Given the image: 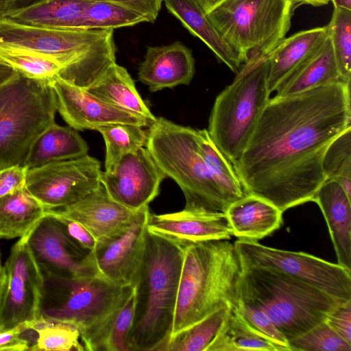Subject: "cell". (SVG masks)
<instances>
[{"label": "cell", "mask_w": 351, "mask_h": 351, "mask_svg": "<svg viewBox=\"0 0 351 351\" xmlns=\"http://www.w3.org/2000/svg\"><path fill=\"white\" fill-rule=\"evenodd\" d=\"M351 128L350 84L339 82L269 99L233 165L247 194L282 213L313 201L326 180L323 160Z\"/></svg>", "instance_id": "cell-1"}, {"label": "cell", "mask_w": 351, "mask_h": 351, "mask_svg": "<svg viewBox=\"0 0 351 351\" xmlns=\"http://www.w3.org/2000/svg\"><path fill=\"white\" fill-rule=\"evenodd\" d=\"M241 271L234 243L226 239L184 245L171 337L220 308H236Z\"/></svg>", "instance_id": "cell-2"}, {"label": "cell", "mask_w": 351, "mask_h": 351, "mask_svg": "<svg viewBox=\"0 0 351 351\" xmlns=\"http://www.w3.org/2000/svg\"><path fill=\"white\" fill-rule=\"evenodd\" d=\"M113 29H56L0 21V47L29 51L61 67L58 76L82 88L116 62Z\"/></svg>", "instance_id": "cell-3"}, {"label": "cell", "mask_w": 351, "mask_h": 351, "mask_svg": "<svg viewBox=\"0 0 351 351\" xmlns=\"http://www.w3.org/2000/svg\"><path fill=\"white\" fill-rule=\"evenodd\" d=\"M182 259L183 246L147 230L144 258L135 285L130 351H162L169 341Z\"/></svg>", "instance_id": "cell-4"}, {"label": "cell", "mask_w": 351, "mask_h": 351, "mask_svg": "<svg viewBox=\"0 0 351 351\" xmlns=\"http://www.w3.org/2000/svg\"><path fill=\"white\" fill-rule=\"evenodd\" d=\"M241 266L239 299L263 311L288 341L325 321L346 302L276 269Z\"/></svg>", "instance_id": "cell-5"}, {"label": "cell", "mask_w": 351, "mask_h": 351, "mask_svg": "<svg viewBox=\"0 0 351 351\" xmlns=\"http://www.w3.org/2000/svg\"><path fill=\"white\" fill-rule=\"evenodd\" d=\"M145 147L185 197L184 208L226 213L231 205L199 151L197 130L158 117L147 131Z\"/></svg>", "instance_id": "cell-6"}, {"label": "cell", "mask_w": 351, "mask_h": 351, "mask_svg": "<svg viewBox=\"0 0 351 351\" xmlns=\"http://www.w3.org/2000/svg\"><path fill=\"white\" fill-rule=\"evenodd\" d=\"M268 70V55L244 64L215 101L207 131L232 165L242 154L270 99Z\"/></svg>", "instance_id": "cell-7"}, {"label": "cell", "mask_w": 351, "mask_h": 351, "mask_svg": "<svg viewBox=\"0 0 351 351\" xmlns=\"http://www.w3.org/2000/svg\"><path fill=\"white\" fill-rule=\"evenodd\" d=\"M56 112L49 80L18 72L0 86V170L23 165L35 139L55 123Z\"/></svg>", "instance_id": "cell-8"}, {"label": "cell", "mask_w": 351, "mask_h": 351, "mask_svg": "<svg viewBox=\"0 0 351 351\" xmlns=\"http://www.w3.org/2000/svg\"><path fill=\"white\" fill-rule=\"evenodd\" d=\"M295 8L289 0H223L206 14L244 64L267 56L285 38Z\"/></svg>", "instance_id": "cell-9"}, {"label": "cell", "mask_w": 351, "mask_h": 351, "mask_svg": "<svg viewBox=\"0 0 351 351\" xmlns=\"http://www.w3.org/2000/svg\"><path fill=\"white\" fill-rule=\"evenodd\" d=\"M42 274L39 317L73 324L81 335L104 319L133 287L117 286L99 276L70 278Z\"/></svg>", "instance_id": "cell-10"}, {"label": "cell", "mask_w": 351, "mask_h": 351, "mask_svg": "<svg viewBox=\"0 0 351 351\" xmlns=\"http://www.w3.org/2000/svg\"><path fill=\"white\" fill-rule=\"evenodd\" d=\"M241 265L276 269L343 301L351 300V271L315 256L278 250L257 241L234 243Z\"/></svg>", "instance_id": "cell-11"}, {"label": "cell", "mask_w": 351, "mask_h": 351, "mask_svg": "<svg viewBox=\"0 0 351 351\" xmlns=\"http://www.w3.org/2000/svg\"><path fill=\"white\" fill-rule=\"evenodd\" d=\"M101 172L99 161L87 154L29 169L25 186L45 210L58 209L97 189Z\"/></svg>", "instance_id": "cell-12"}, {"label": "cell", "mask_w": 351, "mask_h": 351, "mask_svg": "<svg viewBox=\"0 0 351 351\" xmlns=\"http://www.w3.org/2000/svg\"><path fill=\"white\" fill-rule=\"evenodd\" d=\"M0 330H8L39 317L43 278L25 242L16 243L3 267Z\"/></svg>", "instance_id": "cell-13"}, {"label": "cell", "mask_w": 351, "mask_h": 351, "mask_svg": "<svg viewBox=\"0 0 351 351\" xmlns=\"http://www.w3.org/2000/svg\"><path fill=\"white\" fill-rule=\"evenodd\" d=\"M21 238L42 274L70 278L97 276L88 259L89 252L71 239L49 210Z\"/></svg>", "instance_id": "cell-14"}, {"label": "cell", "mask_w": 351, "mask_h": 351, "mask_svg": "<svg viewBox=\"0 0 351 351\" xmlns=\"http://www.w3.org/2000/svg\"><path fill=\"white\" fill-rule=\"evenodd\" d=\"M166 178L145 146L122 157L110 170L102 171L100 182L113 200L139 210L158 196Z\"/></svg>", "instance_id": "cell-15"}, {"label": "cell", "mask_w": 351, "mask_h": 351, "mask_svg": "<svg viewBox=\"0 0 351 351\" xmlns=\"http://www.w3.org/2000/svg\"><path fill=\"white\" fill-rule=\"evenodd\" d=\"M149 213V206L141 209L123 233L88 253L97 276L123 287L136 285L145 255Z\"/></svg>", "instance_id": "cell-16"}, {"label": "cell", "mask_w": 351, "mask_h": 351, "mask_svg": "<svg viewBox=\"0 0 351 351\" xmlns=\"http://www.w3.org/2000/svg\"><path fill=\"white\" fill-rule=\"evenodd\" d=\"M49 82L55 94L57 111L69 127L75 130H96L99 127L114 123H130L145 128L152 123L143 117L104 101L58 75L49 80Z\"/></svg>", "instance_id": "cell-17"}, {"label": "cell", "mask_w": 351, "mask_h": 351, "mask_svg": "<svg viewBox=\"0 0 351 351\" xmlns=\"http://www.w3.org/2000/svg\"><path fill=\"white\" fill-rule=\"evenodd\" d=\"M148 232L184 246L212 240L230 239L232 230L226 213L183 210L149 215Z\"/></svg>", "instance_id": "cell-18"}, {"label": "cell", "mask_w": 351, "mask_h": 351, "mask_svg": "<svg viewBox=\"0 0 351 351\" xmlns=\"http://www.w3.org/2000/svg\"><path fill=\"white\" fill-rule=\"evenodd\" d=\"M82 225L94 237L97 247L123 233L139 210H132L113 200L101 184L79 201L56 209Z\"/></svg>", "instance_id": "cell-19"}, {"label": "cell", "mask_w": 351, "mask_h": 351, "mask_svg": "<svg viewBox=\"0 0 351 351\" xmlns=\"http://www.w3.org/2000/svg\"><path fill=\"white\" fill-rule=\"evenodd\" d=\"M191 51L180 41L147 47L138 67V80L152 92L178 85H189L195 74Z\"/></svg>", "instance_id": "cell-20"}, {"label": "cell", "mask_w": 351, "mask_h": 351, "mask_svg": "<svg viewBox=\"0 0 351 351\" xmlns=\"http://www.w3.org/2000/svg\"><path fill=\"white\" fill-rule=\"evenodd\" d=\"M313 201L326 219L338 264L351 271V199L336 181L326 180Z\"/></svg>", "instance_id": "cell-21"}, {"label": "cell", "mask_w": 351, "mask_h": 351, "mask_svg": "<svg viewBox=\"0 0 351 351\" xmlns=\"http://www.w3.org/2000/svg\"><path fill=\"white\" fill-rule=\"evenodd\" d=\"M238 239L257 241L278 230L282 223V212L269 202L246 194L233 202L226 212Z\"/></svg>", "instance_id": "cell-22"}, {"label": "cell", "mask_w": 351, "mask_h": 351, "mask_svg": "<svg viewBox=\"0 0 351 351\" xmlns=\"http://www.w3.org/2000/svg\"><path fill=\"white\" fill-rule=\"evenodd\" d=\"M168 10L194 36L202 40L216 57L234 73L243 65L239 54L213 26L197 0H163Z\"/></svg>", "instance_id": "cell-23"}, {"label": "cell", "mask_w": 351, "mask_h": 351, "mask_svg": "<svg viewBox=\"0 0 351 351\" xmlns=\"http://www.w3.org/2000/svg\"><path fill=\"white\" fill-rule=\"evenodd\" d=\"M328 36L327 25L299 32L284 38L268 54L267 86L270 93Z\"/></svg>", "instance_id": "cell-24"}, {"label": "cell", "mask_w": 351, "mask_h": 351, "mask_svg": "<svg viewBox=\"0 0 351 351\" xmlns=\"http://www.w3.org/2000/svg\"><path fill=\"white\" fill-rule=\"evenodd\" d=\"M341 82L329 36L278 86L276 97L296 95Z\"/></svg>", "instance_id": "cell-25"}, {"label": "cell", "mask_w": 351, "mask_h": 351, "mask_svg": "<svg viewBox=\"0 0 351 351\" xmlns=\"http://www.w3.org/2000/svg\"><path fill=\"white\" fill-rule=\"evenodd\" d=\"M136 303L134 285L125 300L104 319L81 335L85 350L130 351L128 339Z\"/></svg>", "instance_id": "cell-26"}, {"label": "cell", "mask_w": 351, "mask_h": 351, "mask_svg": "<svg viewBox=\"0 0 351 351\" xmlns=\"http://www.w3.org/2000/svg\"><path fill=\"white\" fill-rule=\"evenodd\" d=\"M86 142L71 127L56 123L43 131L32 144L23 166L28 169L88 154Z\"/></svg>", "instance_id": "cell-27"}, {"label": "cell", "mask_w": 351, "mask_h": 351, "mask_svg": "<svg viewBox=\"0 0 351 351\" xmlns=\"http://www.w3.org/2000/svg\"><path fill=\"white\" fill-rule=\"evenodd\" d=\"M86 90L104 101L152 123L156 119L138 93L128 71L116 62Z\"/></svg>", "instance_id": "cell-28"}, {"label": "cell", "mask_w": 351, "mask_h": 351, "mask_svg": "<svg viewBox=\"0 0 351 351\" xmlns=\"http://www.w3.org/2000/svg\"><path fill=\"white\" fill-rule=\"evenodd\" d=\"M88 0H45L6 18L23 24L56 29H82V16Z\"/></svg>", "instance_id": "cell-29"}, {"label": "cell", "mask_w": 351, "mask_h": 351, "mask_svg": "<svg viewBox=\"0 0 351 351\" xmlns=\"http://www.w3.org/2000/svg\"><path fill=\"white\" fill-rule=\"evenodd\" d=\"M45 208L25 186L0 197V238L23 237L45 215Z\"/></svg>", "instance_id": "cell-30"}, {"label": "cell", "mask_w": 351, "mask_h": 351, "mask_svg": "<svg viewBox=\"0 0 351 351\" xmlns=\"http://www.w3.org/2000/svg\"><path fill=\"white\" fill-rule=\"evenodd\" d=\"M29 328V351H84L77 326L69 322L38 317L25 323Z\"/></svg>", "instance_id": "cell-31"}, {"label": "cell", "mask_w": 351, "mask_h": 351, "mask_svg": "<svg viewBox=\"0 0 351 351\" xmlns=\"http://www.w3.org/2000/svg\"><path fill=\"white\" fill-rule=\"evenodd\" d=\"M206 351H278L270 341L254 331L234 310H230Z\"/></svg>", "instance_id": "cell-32"}, {"label": "cell", "mask_w": 351, "mask_h": 351, "mask_svg": "<svg viewBox=\"0 0 351 351\" xmlns=\"http://www.w3.org/2000/svg\"><path fill=\"white\" fill-rule=\"evenodd\" d=\"M202 156L212 176L232 204L247 193L232 164L212 141L206 129L197 130Z\"/></svg>", "instance_id": "cell-33"}, {"label": "cell", "mask_w": 351, "mask_h": 351, "mask_svg": "<svg viewBox=\"0 0 351 351\" xmlns=\"http://www.w3.org/2000/svg\"><path fill=\"white\" fill-rule=\"evenodd\" d=\"M106 145L105 171L124 156L136 152L146 145L147 133L143 127L130 123H114L98 128Z\"/></svg>", "instance_id": "cell-34"}, {"label": "cell", "mask_w": 351, "mask_h": 351, "mask_svg": "<svg viewBox=\"0 0 351 351\" xmlns=\"http://www.w3.org/2000/svg\"><path fill=\"white\" fill-rule=\"evenodd\" d=\"M147 22L138 12L121 4L88 0L83 12L82 29H114Z\"/></svg>", "instance_id": "cell-35"}, {"label": "cell", "mask_w": 351, "mask_h": 351, "mask_svg": "<svg viewBox=\"0 0 351 351\" xmlns=\"http://www.w3.org/2000/svg\"><path fill=\"white\" fill-rule=\"evenodd\" d=\"M230 308L223 306L171 337L162 351H206L215 339Z\"/></svg>", "instance_id": "cell-36"}, {"label": "cell", "mask_w": 351, "mask_h": 351, "mask_svg": "<svg viewBox=\"0 0 351 351\" xmlns=\"http://www.w3.org/2000/svg\"><path fill=\"white\" fill-rule=\"evenodd\" d=\"M327 27L341 82L350 84L351 10L334 6Z\"/></svg>", "instance_id": "cell-37"}, {"label": "cell", "mask_w": 351, "mask_h": 351, "mask_svg": "<svg viewBox=\"0 0 351 351\" xmlns=\"http://www.w3.org/2000/svg\"><path fill=\"white\" fill-rule=\"evenodd\" d=\"M322 167L326 179L336 181L351 199V128L329 145Z\"/></svg>", "instance_id": "cell-38"}, {"label": "cell", "mask_w": 351, "mask_h": 351, "mask_svg": "<svg viewBox=\"0 0 351 351\" xmlns=\"http://www.w3.org/2000/svg\"><path fill=\"white\" fill-rule=\"evenodd\" d=\"M0 60L30 78L49 80L57 76L61 67L53 60L36 53L0 47Z\"/></svg>", "instance_id": "cell-39"}, {"label": "cell", "mask_w": 351, "mask_h": 351, "mask_svg": "<svg viewBox=\"0 0 351 351\" xmlns=\"http://www.w3.org/2000/svg\"><path fill=\"white\" fill-rule=\"evenodd\" d=\"M290 351H351V344L325 321L288 341Z\"/></svg>", "instance_id": "cell-40"}, {"label": "cell", "mask_w": 351, "mask_h": 351, "mask_svg": "<svg viewBox=\"0 0 351 351\" xmlns=\"http://www.w3.org/2000/svg\"><path fill=\"white\" fill-rule=\"evenodd\" d=\"M234 310L254 331L274 343L278 351H290L288 340L263 311L241 300Z\"/></svg>", "instance_id": "cell-41"}, {"label": "cell", "mask_w": 351, "mask_h": 351, "mask_svg": "<svg viewBox=\"0 0 351 351\" xmlns=\"http://www.w3.org/2000/svg\"><path fill=\"white\" fill-rule=\"evenodd\" d=\"M49 210L60 221L71 239L80 247L86 252H91L97 248L95 239L82 225L62 215L56 209Z\"/></svg>", "instance_id": "cell-42"}, {"label": "cell", "mask_w": 351, "mask_h": 351, "mask_svg": "<svg viewBox=\"0 0 351 351\" xmlns=\"http://www.w3.org/2000/svg\"><path fill=\"white\" fill-rule=\"evenodd\" d=\"M325 322L339 336L351 344V300L339 304L328 315Z\"/></svg>", "instance_id": "cell-43"}, {"label": "cell", "mask_w": 351, "mask_h": 351, "mask_svg": "<svg viewBox=\"0 0 351 351\" xmlns=\"http://www.w3.org/2000/svg\"><path fill=\"white\" fill-rule=\"evenodd\" d=\"M28 328L23 324L8 330H0V350H28Z\"/></svg>", "instance_id": "cell-44"}, {"label": "cell", "mask_w": 351, "mask_h": 351, "mask_svg": "<svg viewBox=\"0 0 351 351\" xmlns=\"http://www.w3.org/2000/svg\"><path fill=\"white\" fill-rule=\"evenodd\" d=\"M28 169L23 165H15L0 170V197L25 185Z\"/></svg>", "instance_id": "cell-45"}, {"label": "cell", "mask_w": 351, "mask_h": 351, "mask_svg": "<svg viewBox=\"0 0 351 351\" xmlns=\"http://www.w3.org/2000/svg\"><path fill=\"white\" fill-rule=\"evenodd\" d=\"M121 4L142 15L149 23H154L160 10L163 0H104Z\"/></svg>", "instance_id": "cell-46"}, {"label": "cell", "mask_w": 351, "mask_h": 351, "mask_svg": "<svg viewBox=\"0 0 351 351\" xmlns=\"http://www.w3.org/2000/svg\"><path fill=\"white\" fill-rule=\"evenodd\" d=\"M44 1L45 0H8L10 8V14L29 8Z\"/></svg>", "instance_id": "cell-47"}, {"label": "cell", "mask_w": 351, "mask_h": 351, "mask_svg": "<svg viewBox=\"0 0 351 351\" xmlns=\"http://www.w3.org/2000/svg\"><path fill=\"white\" fill-rule=\"evenodd\" d=\"M18 74L14 68L0 60V86Z\"/></svg>", "instance_id": "cell-48"}, {"label": "cell", "mask_w": 351, "mask_h": 351, "mask_svg": "<svg viewBox=\"0 0 351 351\" xmlns=\"http://www.w3.org/2000/svg\"><path fill=\"white\" fill-rule=\"evenodd\" d=\"M295 7L298 4H309L313 6H320L327 4L330 0H289Z\"/></svg>", "instance_id": "cell-49"}, {"label": "cell", "mask_w": 351, "mask_h": 351, "mask_svg": "<svg viewBox=\"0 0 351 351\" xmlns=\"http://www.w3.org/2000/svg\"><path fill=\"white\" fill-rule=\"evenodd\" d=\"M10 12L8 0H0V21L6 18Z\"/></svg>", "instance_id": "cell-50"}, {"label": "cell", "mask_w": 351, "mask_h": 351, "mask_svg": "<svg viewBox=\"0 0 351 351\" xmlns=\"http://www.w3.org/2000/svg\"><path fill=\"white\" fill-rule=\"evenodd\" d=\"M334 6L351 10V0H331Z\"/></svg>", "instance_id": "cell-51"}, {"label": "cell", "mask_w": 351, "mask_h": 351, "mask_svg": "<svg viewBox=\"0 0 351 351\" xmlns=\"http://www.w3.org/2000/svg\"><path fill=\"white\" fill-rule=\"evenodd\" d=\"M223 0H204L203 8L205 12H206L213 7H214L215 5H216L217 3H220Z\"/></svg>", "instance_id": "cell-52"}, {"label": "cell", "mask_w": 351, "mask_h": 351, "mask_svg": "<svg viewBox=\"0 0 351 351\" xmlns=\"http://www.w3.org/2000/svg\"><path fill=\"white\" fill-rule=\"evenodd\" d=\"M3 278H4V276H3V270H2V273L0 275V293H1V291L3 282Z\"/></svg>", "instance_id": "cell-53"}, {"label": "cell", "mask_w": 351, "mask_h": 351, "mask_svg": "<svg viewBox=\"0 0 351 351\" xmlns=\"http://www.w3.org/2000/svg\"><path fill=\"white\" fill-rule=\"evenodd\" d=\"M200 4L203 7L204 6V0H197Z\"/></svg>", "instance_id": "cell-54"}, {"label": "cell", "mask_w": 351, "mask_h": 351, "mask_svg": "<svg viewBox=\"0 0 351 351\" xmlns=\"http://www.w3.org/2000/svg\"><path fill=\"white\" fill-rule=\"evenodd\" d=\"M2 270H3V267L1 266V258H0V275L2 273Z\"/></svg>", "instance_id": "cell-55"}, {"label": "cell", "mask_w": 351, "mask_h": 351, "mask_svg": "<svg viewBox=\"0 0 351 351\" xmlns=\"http://www.w3.org/2000/svg\"><path fill=\"white\" fill-rule=\"evenodd\" d=\"M331 1V0H330Z\"/></svg>", "instance_id": "cell-56"}]
</instances>
